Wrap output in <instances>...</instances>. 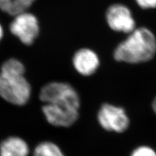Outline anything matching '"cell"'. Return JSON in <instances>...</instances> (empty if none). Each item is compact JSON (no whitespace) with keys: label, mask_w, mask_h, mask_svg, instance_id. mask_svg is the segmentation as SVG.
Segmentation results:
<instances>
[{"label":"cell","mask_w":156,"mask_h":156,"mask_svg":"<svg viewBox=\"0 0 156 156\" xmlns=\"http://www.w3.org/2000/svg\"><path fill=\"white\" fill-rule=\"evenodd\" d=\"M152 106L153 111H154V113L156 114V97L155 98L154 100L153 101H152Z\"/></svg>","instance_id":"cell-15"},{"label":"cell","mask_w":156,"mask_h":156,"mask_svg":"<svg viewBox=\"0 0 156 156\" xmlns=\"http://www.w3.org/2000/svg\"><path fill=\"white\" fill-rule=\"evenodd\" d=\"M35 0H0V9L11 16L26 12Z\"/></svg>","instance_id":"cell-10"},{"label":"cell","mask_w":156,"mask_h":156,"mask_svg":"<svg viewBox=\"0 0 156 156\" xmlns=\"http://www.w3.org/2000/svg\"><path fill=\"white\" fill-rule=\"evenodd\" d=\"M31 95V87L24 74L0 72V96L9 103L26 105Z\"/></svg>","instance_id":"cell-2"},{"label":"cell","mask_w":156,"mask_h":156,"mask_svg":"<svg viewBox=\"0 0 156 156\" xmlns=\"http://www.w3.org/2000/svg\"><path fill=\"white\" fill-rule=\"evenodd\" d=\"M25 66L23 63L16 58H9L2 66L1 72L9 74H25Z\"/></svg>","instance_id":"cell-12"},{"label":"cell","mask_w":156,"mask_h":156,"mask_svg":"<svg viewBox=\"0 0 156 156\" xmlns=\"http://www.w3.org/2000/svg\"><path fill=\"white\" fill-rule=\"evenodd\" d=\"M138 5L144 9L156 8V0H135Z\"/></svg>","instance_id":"cell-14"},{"label":"cell","mask_w":156,"mask_h":156,"mask_svg":"<svg viewBox=\"0 0 156 156\" xmlns=\"http://www.w3.org/2000/svg\"><path fill=\"white\" fill-rule=\"evenodd\" d=\"M131 156H156V152L148 146H140L135 149Z\"/></svg>","instance_id":"cell-13"},{"label":"cell","mask_w":156,"mask_h":156,"mask_svg":"<svg viewBox=\"0 0 156 156\" xmlns=\"http://www.w3.org/2000/svg\"><path fill=\"white\" fill-rule=\"evenodd\" d=\"M97 119L102 128L108 131L122 133L129 126V119L124 109L110 104L100 107Z\"/></svg>","instance_id":"cell-4"},{"label":"cell","mask_w":156,"mask_h":156,"mask_svg":"<svg viewBox=\"0 0 156 156\" xmlns=\"http://www.w3.org/2000/svg\"><path fill=\"white\" fill-rule=\"evenodd\" d=\"M9 28L12 35L27 46L33 44L40 33L37 17L26 11L14 16Z\"/></svg>","instance_id":"cell-5"},{"label":"cell","mask_w":156,"mask_h":156,"mask_svg":"<svg viewBox=\"0 0 156 156\" xmlns=\"http://www.w3.org/2000/svg\"><path fill=\"white\" fill-rule=\"evenodd\" d=\"M3 37V29L1 24H0V41H2Z\"/></svg>","instance_id":"cell-16"},{"label":"cell","mask_w":156,"mask_h":156,"mask_svg":"<svg viewBox=\"0 0 156 156\" xmlns=\"http://www.w3.org/2000/svg\"><path fill=\"white\" fill-rule=\"evenodd\" d=\"M42 111L48 122L56 127L68 128L74 124L79 117V110L64 105L46 104Z\"/></svg>","instance_id":"cell-7"},{"label":"cell","mask_w":156,"mask_h":156,"mask_svg":"<svg viewBox=\"0 0 156 156\" xmlns=\"http://www.w3.org/2000/svg\"><path fill=\"white\" fill-rule=\"evenodd\" d=\"M105 18L109 27L116 32L129 34L136 28L130 9L124 5H112L107 10Z\"/></svg>","instance_id":"cell-6"},{"label":"cell","mask_w":156,"mask_h":156,"mask_svg":"<svg viewBox=\"0 0 156 156\" xmlns=\"http://www.w3.org/2000/svg\"><path fill=\"white\" fill-rule=\"evenodd\" d=\"M29 148L18 136H9L0 143V156H28Z\"/></svg>","instance_id":"cell-9"},{"label":"cell","mask_w":156,"mask_h":156,"mask_svg":"<svg viewBox=\"0 0 156 156\" xmlns=\"http://www.w3.org/2000/svg\"><path fill=\"white\" fill-rule=\"evenodd\" d=\"M76 70L83 76H90L98 70L100 58L96 53L89 48H81L77 51L72 58Z\"/></svg>","instance_id":"cell-8"},{"label":"cell","mask_w":156,"mask_h":156,"mask_svg":"<svg viewBox=\"0 0 156 156\" xmlns=\"http://www.w3.org/2000/svg\"><path fill=\"white\" fill-rule=\"evenodd\" d=\"M156 53V38L146 27L135 28L114 51L115 59L129 64L150 61Z\"/></svg>","instance_id":"cell-1"},{"label":"cell","mask_w":156,"mask_h":156,"mask_svg":"<svg viewBox=\"0 0 156 156\" xmlns=\"http://www.w3.org/2000/svg\"><path fill=\"white\" fill-rule=\"evenodd\" d=\"M43 103L64 105L79 110L81 100L76 90L68 83L52 81L43 86L39 93Z\"/></svg>","instance_id":"cell-3"},{"label":"cell","mask_w":156,"mask_h":156,"mask_svg":"<svg viewBox=\"0 0 156 156\" xmlns=\"http://www.w3.org/2000/svg\"><path fill=\"white\" fill-rule=\"evenodd\" d=\"M33 156H65L58 146L50 141L38 144L34 150Z\"/></svg>","instance_id":"cell-11"}]
</instances>
